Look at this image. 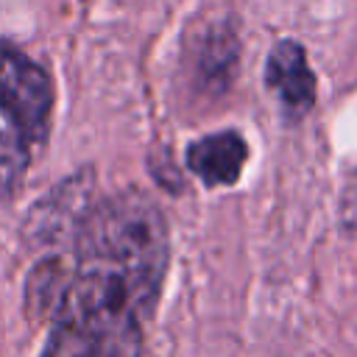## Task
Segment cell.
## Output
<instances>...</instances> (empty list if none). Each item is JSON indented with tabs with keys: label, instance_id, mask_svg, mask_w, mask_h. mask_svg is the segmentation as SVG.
Segmentation results:
<instances>
[{
	"label": "cell",
	"instance_id": "cell-3",
	"mask_svg": "<svg viewBox=\"0 0 357 357\" xmlns=\"http://www.w3.org/2000/svg\"><path fill=\"white\" fill-rule=\"evenodd\" d=\"M265 84L296 117L304 114L315 100V78L307 67L304 50L296 42H279L265 61Z\"/></svg>",
	"mask_w": 357,
	"mask_h": 357
},
{
	"label": "cell",
	"instance_id": "cell-5",
	"mask_svg": "<svg viewBox=\"0 0 357 357\" xmlns=\"http://www.w3.org/2000/svg\"><path fill=\"white\" fill-rule=\"evenodd\" d=\"M39 357H134V354L84 329L53 324Z\"/></svg>",
	"mask_w": 357,
	"mask_h": 357
},
{
	"label": "cell",
	"instance_id": "cell-2",
	"mask_svg": "<svg viewBox=\"0 0 357 357\" xmlns=\"http://www.w3.org/2000/svg\"><path fill=\"white\" fill-rule=\"evenodd\" d=\"M56 89L50 73L20 45L0 39V201L17 195L47 139Z\"/></svg>",
	"mask_w": 357,
	"mask_h": 357
},
{
	"label": "cell",
	"instance_id": "cell-1",
	"mask_svg": "<svg viewBox=\"0 0 357 357\" xmlns=\"http://www.w3.org/2000/svg\"><path fill=\"white\" fill-rule=\"evenodd\" d=\"M167 271V229L162 212L139 192H120L92 206L78 223L70 268H42L36 296L53 324L98 335L139 354Z\"/></svg>",
	"mask_w": 357,
	"mask_h": 357
},
{
	"label": "cell",
	"instance_id": "cell-4",
	"mask_svg": "<svg viewBox=\"0 0 357 357\" xmlns=\"http://www.w3.org/2000/svg\"><path fill=\"white\" fill-rule=\"evenodd\" d=\"M245 162V142L234 131L209 134L190 145L187 165L195 176H201L209 187L234 184Z\"/></svg>",
	"mask_w": 357,
	"mask_h": 357
}]
</instances>
